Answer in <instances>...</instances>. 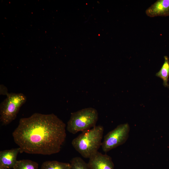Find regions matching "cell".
<instances>
[{
    "instance_id": "11",
    "label": "cell",
    "mask_w": 169,
    "mask_h": 169,
    "mask_svg": "<svg viewBox=\"0 0 169 169\" xmlns=\"http://www.w3.org/2000/svg\"><path fill=\"white\" fill-rule=\"evenodd\" d=\"M38 164L35 161L28 159L17 161L13 168V169H38Z\"/></svg>"
},
{
    "instance_id": "1",
    "label": "cell",
    "mask_w": 169,
    "mask_h": 169,
    "mask_svg": "<svg viewBox=\"0 0 169 169\" xmlns=\"http://www.w3.org/2000/svg\"><path fill=\"white\" fill-rule=\"evenodd\" d=\"M65 128L55 114L35 113L21 118L12 135L20 153L49 155L60 151L66 138Z\"/></svg>"
},
{
    "instance_id": "7",
    "label": "cell",
    "mask_w": 169,
    "mask_h": 169,
    "mask_svg": "<svg viewBox=\"0 0 169 169\" xmlns=\"http://www.w3.org/2000/svg\"><path fill=\"white\" fill-rule=\"evenodd\" d=\"M20 151L19 147L1 151L0 169L13 168L18 161L17 156Z\"/></svg>"
},
{
    "instance_id": "6",
    "label": "cell",
    "mask_w": 169,
    "mask_h": 169,
    "mask_svg": "<svg viewBox=\"0 0 169 169\" xmlns=\"http://www.w3.org/2000/svg\"><path fill=\"white\" fill-rule=\"evenodd\" d=\"M88 164L90 169H114L111 157L99 151L89 159Z\"/></svg>"
},
{
    "instance_id": "9",
    "label": "cell",
    "mask_w": 169,
    "mask_h": 169,
    "mask_svg": "<svg viewBox=\"0 0 169 169\" xmlns=\"http://www.w3.org/2000/svg\"><path fill=\"white\" fill-rule=\"evenodd\" d=\"M164 62L160 70L156 74V76L161 78L163 81V85L169 88L168 83L169 77V59L167 56H164Z\"/></svg>"
},
{
    "instance_id": "3",
    "label": "cell",
    "mask_w": 169,
    "mask_h": 169,
    "mask_svg": "<svg viewBox=\"0 0 169 169\" xmlns=\"http://www.w3.org/2000/svg\"><path fill=\"white\" fill-rule=\"evenodd\" d=\"M98 119V113L95 109L85 108L71 113L67 122V130L75 134L90 129L96 126Z\"/></svg>"
},
{
    "instance_id": "12",
    "label": "cell",
    "mask_w": 169,
    "mask_h": 169,
    "mask_svg": "<svg viewBox=\"0 0 169 169\" xmlns=\"http://www.w3.org/2000/svg\"><path fill=\"white\" fill-rule=\"evenodd\" d=\"M70 163V169H90L88 163L79 157L73 158Z\"/></svg>"
},
{
    "instance_id": "8",
    "label": "cell",
    "mask_w": 169,
    "mask_h": 169,
    "mask_svg": "<svg viewBox=\"0 0 169 169\" xmlns=\"http://www.w3.org/2000/svg\"><path fill=\"white\" fill-rule=\"evenodd\" d=\"M146 13L151 17L169 16V0L157 1L146 10Z\"/></svg>"
},
{
    "instance_id": "10",
    "label": "cell",
    "mask_w": 169,
    "mask_h": 169,
    "mask_svg": "<svg viewBox=\"0 0 169 169\" xmlns=\"http://www.w3.org/2000/svg\"><path fill=\"white\" fill-rule=\"evenodd\" d=\"M40 169H70V164L56 161H47L42 163Z\"/></svg>"
},
{
    "instance_id": "4",
    "label": "cell",
    "mask_w": 169,
    "mask_h": 169,
    "mask_svg": "<svg viewBox=\"0 0 169 169\" xmlns=\"http://www.w3.org/2000/svg\"><path fill=\"white\" fill-rule=\"evenodd\" d=\"M6 95L0 105V120L3 125H7L15 120L27 100L26 97L21 93H8Z\"/></svg>"
},
{
    "instance_id": "5",
    "label": "cell",
    "mask_w": 169,
    "mask_h": 169,
    "mask_svg": "<svg viewBox=\"0 0 169 169\" xmlns=\"http://www.w3.org/2000/svg\"><path fill=\"white\" fill-rule=\"evenodd\" d=\"M130 131L129 125L125 123L119 125L109 132L102 143L103 151L107 152L125 143L128 138Z\"/></svg>"
},
{
    "instance_id": "2",
    "label": "cell",
    "mask_w": 169,
    "mask_h": 169,
    "mask_svg": "<svg viewBox=\"0 0 169 169\" xmlns=\"http://www.w3.org/2000/svg\"><path fill=\"white\" fill-rule=\"evenodd\" d=\"M104 131L103 126L96 125L82 132L73 139L72 145L82 156L89 159L98 151L101 146Z\"/></svg>"
}]
</instances>
